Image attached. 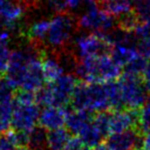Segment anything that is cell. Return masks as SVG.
<instances>
[{"label":"cell","instance_id":"cb8c5ba5","mask_svg":"<svg viewBox=\"0 0 150 150\" xmlns=\"http://www.w3.org/2000/svg\"><path fill=\"white\" fill-rule=\"evenodd\" d=\"M11 52L8 46V40L0 39V78L3 77L8 67Z\"/></svg>","mask_w":150,"mask_h":150},{"label":"cell","instance_id":"1f68e13d","mask_svg":"<svg viewBox=\"0 0 150 150\" xmlns=\"http://www.w3.org/2000/svg\"><path fill=\"white\" fill-rule=\"evenodd\" d=\"M81 150H93V148H92V147H90V146L83 145V147L81 148Z\"/></svg>","mask_w":150,"mask_h":150},{"label":"cell","instance_id":"5bb4252c","mask_svg":"<svg viewBox=\"0 0 150 150\" xmlns=\"http://www.w3.org/2000/svg\"><path fill=\"white\" fill-rule=\"evenodd\" d=\"M42 69L46 82H52L60 78L65 73L64 69L60 65L54 56L48 52L42 59Z\"/></svg>","mask_w":150,"mask_h":150},{"label":"cell","instance_id":"f546056e","mask_svg":"<svg viewBox=\"0 0 150 150\" xmlns=\"http://www.w3.org/2000/svg\"><path fill=\"white\" fill-rule=\"evenodd\" d=\"M16 150H31V148L28 145H19Z\"/></svg>","mask_w":150,"mask_h":150},{"label":"cell","instance_id":"ac0fdd59","mask_svg":"<svg viewBox=\"0 0 150 150\" xmlns=\"http://www.w3.org/2000/svg\"><path fill=\"white\" fill-rule=\"evenodd\" d=\"M28 146L31 150H50L47 142V129L37 125L29 133Z\"/></svg>","mask_w":150,"mask_h":150},{"label":"cell","instance_id":"8992f818","mask_svg":"<svg viewBox=\"0 0 150 150\" xmlns=\"http://www.w3.org/2000/svg\"><path fill=\"white\" fill-rule=\"evenodd\" d=\"M77 26L78 30L105 33L115 27V21L113 16L95 5L77 18Z\"/></svg>","mask_w":150,"mask_h":150},{"label":"cell","instance_id":"4fadbf2b","mask_svg":"<svg viewBox=\"0 0 150 150\" xmlns=\"http://www.w3.org/2000/svg\"><path fill=\"white\" fill-rule=\"evenodd\" d=\"M39 125L47 131L63 127L66 125V110L61 107L45 106L40 111Z\"/></svg>","mask_w":150,"mask_h":150},{"label":"cell","instance_id":"7402d4cb","mask_svg":"<svg viewBox=\"0 0 150 150\" xmlns=\"http://www.w3.org/2000/svg\"><path fill=\"white\" fill-rule=\"evenodd\" d=\"M19 145L15 129L0 132V150H16Z\"/></svg>","mask_w":150,"mask_h":150},{"label":"cell","instance_id":"7c38bea8","mask_svg":"<svg viewBox=\"0 0 150 150\" xmlns=\"http://www.w3.org/2000/svg\"><path fill=\"white\" fill-rule=\"evenodd\" d=\"M64 109L66 110V125H65L74 136H78L86 125L92 122L95 113L86 110H76L71 106H68Z\"/></svg>","mask_w":150,"mask_h":150},{"label":"cell","instance_id":"8fae6325","mask_svg":"<svg viewBox=\"0 0 150 150\" xmlns=\"http://www.w3.org/2000/svg\"><path fill=\"white\" fill-rule=\"evenodd\" d=\"M41 59H32L28 64L23 79L20 84V88L37 92L45 83Z\"/></svg>","mask_w":150,"mask_h":150},{"label":"cell","instance_id":"603a6c76","mask_svg":"<svg viewBox=\"0 0 150 150\" xmlns=\"http://www.w3.org/2000/svg\"><path fill=\"white\" fill-rule=\"evenodd\" d=\"M148 63V59L139 54L133 61L125 66V72H129L132 74L143 75Z\"/></svg>","mask_w":150,"mask_h":150},{"label":"cell","instance_id":"9a60e30c","mask_svg":"<svg viewBox=\"0 0 150 150\" xmlns=\"http://www.w3.org/2000/svg\"><path fill=\"white\" fill-rule=\"evenodd\" d=\"M72 136L71 132L64 127L47 131V142L50 150H64L65 146Z\"/></svg>","mask_w":150,"mask_h":150},{"label":"cell","instance_id":"ba28073f","mask_svg":"<svg viewBox=\"0 0 150 150\" xmlns=\"http://www.w3.org/2000/svg\"><path fill=\"white\" fill-rule=\"evenodd\" d=\"M40 110L36 103L34 104H16L13 109L11 127L17 132H31L39 123Z\"/></svg>","mask_w":150,"mask_h":150},{"label":"cell","instance_id":"484cf974","mask_svg":"<svg viewBox=\"0 0 150 150\" xmlns=\"http://www.w3.org/2000/svg\"><path fill=\"white\" fill-rule=\"evenodd\" d=\"M47 4L52 8L57 13L68 11L69 8V0H45Z\"/></svg>","mask_w":150,"mask_h":150},{"label":"cell","instance_id":"4316f807","mask_svg":"<svg viewBox=\"0 0 150 150\" xmlns=\"http://www.w3.org/2000/svg\"><path fill=\"white\" fill-rule=\"evenodd\" d=\"M137 50L142 56L150 59V37L139 39L137 43Z\"/></svg>","mask_w":150,"mask_h":150},{"label":"cell","instance_id":"83f0119b","mask_svg":"<svg viewBox=\"0 0 150 150\" xmlns=\"http://www.w3.org/2000/svg\"><path fill=\"white\" fill-rule=\"evenodd\" d=\"M83 145V142L81 141V139L78 136L73 135L71 137V139L69 140V142L67 143V145L65 146L64 150H81Z\"/></svg>","mask_w":150,"mask_h":150},{"label":"cell","instance_id":"30bf717a","mask_svg":"<svg viewBox=\"0 0 150 150\" xmlns=\"http://www.w3.org/2000/svg\"><path fill=\"white\" fill-rule=\"evenodd\" d=\"M26 8L16 0H0V25L13 33L20 31L18 21L23 17Z\"/></svg>","mask_w":150,"mask_h":150},{"label":"cell","instance_id":"6da1fadb","mask_svg":"<svg viewBox=\"0 0 150 150\" xmlns=\"http://www.w3.org/2000/svg\"><path fill=\"white\" fill-rule=\"evenodd\" d=\"M121 68L110 54H106L79 59L74 74L84 81L103 83L118 79L122 74Z\"/></svg>","mask_w":150,"mask_h":150},{"label":"cell","instance_id":"7a4b0ae2","mask_svg":"<svg viewBox=\"0 0 150 150\" xmlns=\"http://www.w3.org/2000/svg\"><path fill=\"white\" fill-rule=\"evenodd\" d=\"M70 106L76 110L91 112L109 111L110 105L104 83L79 79L73 93Z\"/></svg>","mask_w":150,"mask_h":150},{"label":"cell","instance_id":"4dcf8cb0","mask_svg":"<svg viewBox=\"0 0 150 150\" xmlns=\"http://www.w3.org/2000/svg\"><path fill=\"white\" fill-rule=\"evenodd\" d=\"M145 83H146V86H147L148 91H149V93H150V78L147 80H145Z\"/></svg>","mask_w":150,"mask_h":150},{"label":"cell","instance_id":"3957f363","mask_svg":"<svg viewBox=\"0 0 150 150\" xmlns=\"http://www.w3.org/2000/svg\"><path fill=\"white\" fill-rule=\"evenodd\" d=\"M78 30L77 18L68 11L58 13L50 20L46 38L48 52H57L72 44L73 36Z\"/></svg>","mask_w":150,"mask_h":150},{"label":"cell","instance_id":"2e32d148","mask_svg":"<svg viewBox=\"0 0 150 150\" xmlns=\"http://www.w3.org/2000/svg\"><path fill=\"white\" fill-rule=\"evenodd\" d=\"M139 54L137 47L127 44H115L111 50V58L121 67H125Z\"/></svg>","mask_w":150,"mask_h":150},{"label":"cell","instance_id":"277c9868","mask_svg":"<svg viewBox=\"0 0 150 150\" xmlns=\"http://www.w3.org/2000/svg\"><path fill=\"white\" fill-rule=\"evenodd\" d=\"M125 109H140L150 100L143 75L125 72L117 79Z\"/></svg>","mask_w":150,"mask_h":150},{"label":"cell","instance_id":"d6a6232c","mask_svg":"<svg viewBox=\"0 0 150 150\" xmlns=\"http://www.w3.org/2000/svg\"><path fill=\"white\" fill-rule=\"evenodd\" d=\"M136 1H137V2H139V1H143V0H136Z\"/></svg>","mask_w":150,"mask_h":150},{"label":"cell","instance_id":"52a82bcc","mask_svg":"<svg viewBox=\"0 0 150 150\" xmlns=\"http://www.w3.org/2000/svg\"><path fill=\"white\" fill-rule=\"evenodd\" d=\"M144 133L134 127L120 133L110 134L105 140L109 150H143Z\"/></svg>","mask_w":150,"mask_h":150},{"label":"cell","instance_id":"e0dca14e","mask_svg":"<svg viewBox=\"0 0 150 150\" xmlns=\"http://www.w3.org/2000/svg\"><path fill=\"white\" fill-rule=\"evenodd\" d=\"M96 2L101 9L113 17H118L133 8L132 0H96Z\"/></svg>","mask_w":150,"mask_h":150},{"label":"cell","instance_id":"ffe728a7","mask_svg":"<svg viewBox=\"0 0 150 150\" xmlns=\"http://www.w3.org/2000/svg\"><path fill=\"white\" fill-rule=\"evenodd\" d=\"M15 98H0V132L9 129L11 127Z\"/></svg>","mask_w":150,"mask_h":150},{"label":"cell","instance_id":"44dd1931","mask_svg":"<svg viewBox=\"0 0 150 150\" xmlns=\"http://www.w3.org/2000/svg\"><path fill=\"white\" fill-rule=\"evenodd\" d=\"M78 137L81 139V141L83 142L84 145L90 146V147L94 148L97 145L102 143V141H104V137L100 134V132L96 129L93 122H91L90 125H88L81 132L79 133Z\"/></svg>","mask_w":150,"mask_h":150},{"label":"cell","instance_id":"9c48e42d","mask_svg":"<svg viewBox=\"0 0 150 150\" xmlns=\"http://www.w3.org/2000/svg\"><path fill=\"white\" fill-rule=\"evenodd\" d=\"M140 109H122L110 111V134L120 133L139 127Z\"/></svg>","mask_w":150,"mask_h":150},{"label":"cell","instance_id":"f1b7e54d","mask_svg":"<svg viewBox=\"0 0 150 150\" xmlns=\"http://www.w3.org/2000/svg\"><path fill=\"white\" fill-rule=\"evenodd\" d=\"M143 150H150V131L144 134V138H143Z\"/></svg>","mask_w":150,"mask_h":150},{"label":"cell","instance_id":"d6986e66","mask_svg":"<svg viewBox=\"0 0 150 150\" xmlns=\"http://www.w3.org/2000/svg\"><path fill=\"white\" fill-rule=\"evenodd\" d=\"M140 22H141L140 16L138 15L135 8H132L131 11L123 13L120 16L116 17L115 24H116V27L122 31L133 33V32H135L136 28L138 27Z\"/></svg>","mask_w":150,"mask_h":150},{"label":"cell","instance_id":"d4e9b609","mask_svg":"<svg viewBox=\"0 0 150 150\" xmlns=\"http://www.w3.org/2000/svg\"><path fill=\"white\" fill-rule=\"evenodd\" d=\"M138 129L144 134L150 131V100L140 108V122Z\"/></svg>","mask_w":150,"mask_h":150},{"label":"cell","instance_id":"5b68a950","mask_svg":"<svg viewBox=\"0 0 150 150\" xmlns=\"http://www.w3.org/2000/svg\"><path fill=\"white\" fill-rule=\"evenodd\" d=\"M74 44L73 48L79 59L111 54L113 48L112 44L100 32L80 34L75 38Z\"/></svg>","mask_w":150,"mask_h":150}]
</instances>
